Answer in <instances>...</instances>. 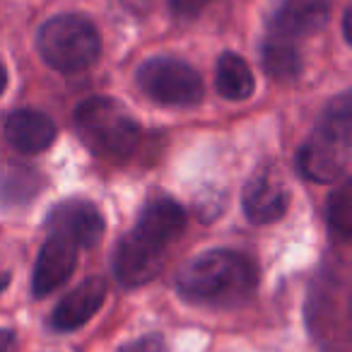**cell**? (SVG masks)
Segmentation results:
<instances>
[{
    "mask_svg": "<svg viewBox=\"0 0 352 352\" xmlns=\"http://www.w3.org/2000/svg\"><path fill=\"white\" fill-rule=\"evenodd\" d=\"M186 230V212L176 201L155 196L142 206L138 222L116 246L113 273L123 287L147 285L164 265V254Z\"/></svg>",
    "mask_w": 352,
    "mask_h": 352,
    "instance_id": "6da1fadb",
    "label": "cell"
},
{
    "mask_svg": "<svg viewBox=\"0 0 352 352\" xmlns=\"http://www.w3.org/2000/svg\"><path fill=\"white\" fill-rule=\"evenodd\" d=\"M258 287V268L246 254L230 249L208 251L184 265L176 289L186 302L208 309L246 304Z\"/></svg>",
    "mask_w": 352,
    "mask_h": 352,
    "instance_id": "7a4b0ae2",
    "label": "cell"
},
{
    "mask_svg": "<svg viewBox=\"0 0 352 352\" xmlns=\"http://www.w3.org/2000/svg\"><path fill=\"white\" fill-rule=\"evenodd\" d=\"M352 152V109L350 97L340 94L326 109L321 126L302 142L297 169L314 184H333L342 179Z\"/></svg>",
    "mask_w": 352,
    "mask_h": 352,
    "instance_id": "3957f363",
    "label": "cell"
},
{
    "mask_svg": "<svg viewBox=\"0 0 352 352\" xmlns=\"http://www.w3.org/2000/svg\"><path fill=\"white\" fill-rule=\"evenodd\" d=\"M75 126L89 152L111 162L133 157L142 138L135 116L113 97L85 99L75 111Z\"/></svg>",
    "mask_w": 352,
    "mask_h": 352,
    "instance_id": "277c9868",
    "label": "cell"
},
{
    "mask_svg": "<svg viewBox=\"0 0 352 352\" xmlns=\"http://www.w3.org/2000/svg\"><path fill=\"white\" fill-rule=\"evenodd\" d=\"M39 54L58 73H82L102 54V39L87 17L56 15L39 30Z\"/></svg>",
    "mask_w": 352,
    "mask_h": 352,
    "instance_id": "5b68a950",
    "label": "cell"
},
{
    "mask_svg": "<svg viewBox=\"0 0 352 352\" xmlns=\"http://www.w3.org/2000/svg\"><path fill=\"white\" fill-rule=\"evenodd\" d=\"M138 85L152 102L164 107H193L203 99V80L198 70L186 60L169 56L145 60L138 70Z\"/></svg>",
    "mask_w": 352,
    "mask_h": 352,
    "instance_id": "8992f818",
    "label": "cell"
},
{
    "mask_svg": "<svg viewBox=\"0 0 352 352\" xmlns=\"http://www.w3.org/2000/svg\"><path fill=\"white\" fill-rule=\"evenodd\" d=\"M46 232L70 241L75 249H89L104 234V217L97 206L85 198H68L51 208Z\"/></svg>",
    "mask_w": 352,
    "mask_h": 352,
    "instance_id": "52a82bcc",
    "label": "cell"
},
{
    "mask_svg": "<svg viewBox=\"0 0 352 352\" xmlns=\"http://www.w3.org/2000/svg\"><path fill=\"white\" fill-rule=\"evenodd\" d=\"M333 0H278L268 27L275 39H304L328 25Z\"/></svg>",
    "mask_w": 352,
    "mask_h": 352,
    "instance_id": "ba28073f",
    "label": "cell"
},
{
    "mask_svg": "<svg viewBox=\"0 0 352 352\" xmlns=\"http://www.w3.org/2000/svg\"><path fill=\"white\" fill-rule=\"evenodd\" d=\"M241 206L254 225L278 222L289 208V193L278 176L270 171H258L249 179L241 196Z\"/></svg>",
    "mask_w": 352,
    "mask_h": 352,
    "instance_id": "9c48e42d",
    "label": "cell"
},
{
    "mask_svg": "<svg viewBox=\"0 0 352 352\" xmlns=\"http://www.w3.org/2000/svg\"><path fill=\"white\" fill-rule=\"evenodd\" d=\"M75 263H78V249L70 241L49 234L46 244L39 251V258H36L34 275H32L34 297L41 299L46 294L56 292L63 283H68V278L75 270Z\"/></svg>",
    "mask_w": 352,
    "mask_h": 352,
    "instance_id": "30bf717a",
    "label": "cell"
},
{
    "mask_svg": "<svg viewBox=\"0 0 352 352\" xmlns=\"http://www.w3.org/2000/svg\"><path fill=\"white\" fill-rule=\"evenodd\" d=\"M107 299V283L102 278H87L58 302L49 318V326L58 333H73L102 309Z\"/></svg>",
    "mask_w": 352,
    "mask_h": 352,
    "instance_id": "8fae6325",
    "label": "cell"
},
{
    "mask_svg": "<svg viewBox=\"0 0 352 352\" xmlns=\"http://www.w3.org/2000/svg\"><path fill=\"white\" fill-rule=\"evenodd\" d=\"M8 142L22 155H39L56 140V123L46 113L34 109H17L8 113L3 123Z\"/></svg>",
    "mask_w": 352,
    "mask_h": 352,
    "instance_id": "7c38bea8",
    "label": "cell"
},
{
    "mask_svg": "<svg viewBox=\"0 0 352 352\" xmlns=\"http://www.w3.org/2000/svg\"><path fill=\"white\" fill-rule=\"evenodd\" d=\"M256 80L249 63L236 54H222L215 65V89L230 102H244L254 94Z\"/></svg>",
    "mask_w": 352,
    "mask_h": 352,
    "instance_id": "4fadbf2b",
    "label": "cell"
},
{
    "mask_svg": "<svg viewBox=\"0 0 352 352\" xmlns=\"http://www.w3.org/2000/svg\"><path fill=\"white\" fill-rule=\"evenodd\" d=\"M44 182H41L39 171L34 169H22V166H12V169L0 171V206L3 208H22L36 198L41 191Z\"/></svg>",
    "mask_w": 352,
    "mask_h": 352,
    "instance_id": "5bb4252c",
    "label": "cell"
},
{
    "mask_svg": "<svg viewBox=\"0 0 352 352\" xmlns=\"http://www.w3.org/2000/svg\"><path fill=\"white\" fill-rule=\"evenodd\" d=\"M263 68L270 78L275 80H294L299 73H302V56L299 51L294 49L292 41H285V39H270L268 44L263 46Z\"/></svg>",
    "mask_w": 352,
    "mask_h": 352,
    "instance_id": "9a60e30c",
    "label": "cell"
},
{
    "mask_svg": "<svg viewBox=\"0 0 352 352\" xmlns=\"http://www.w3.org/2000/svg\"><path fill=\"white\" fill-rule=\"evenodd\" d=\"M328 230L336 241H347L352 234V184L342 182L328 198Z\"/></svg>",
    "mask_w": 352,
    "mask_h": 352,
    "instance_id": "2e32d148",
    "label": "cell"
},
{
    "mask_svg": "<svg viewBox=\"0 0 352 352\" xmlns=\"http://www.w3.org/2000/svg\"><path fill=\"white\" fill-rule=\"evenodd\" d=\"M210 0H169V10L176 20H196Z\"/></svg>",
    "mask_w": 352,
    "mask_h": 352,
    "instance_id": "e0dca14e",
    "label": "cell"
},
{
    "mask_svg": "<svg viewBox=\"0 0 352 352\" xmlns=\"http://www.w3.org/2000/svg\"><path fill=\"white\" fill-rule=\"evenodd\" d=\"M118 352H166V342L162 336L150 333V336H142V338H138V340L123 345Z\"/></svg>",
    "mask_w": 352,
    "mask_h": 352,
    "instance_id": "ac0fdd59",
    "label": "cell"
},
{
    "mask_svg": "<svg viewBox=\"0 0 352 352\" xmlns=\"http://www.w3.org/2000/svg\"><path fill=\"white\" fill-rule=\"evenodd\" d=\"M17 347V338L12 331L8 328H0V352H15Z\"/></svg>",
    "mask_w": 352,
    "mask_h": 352,
    "instance_id": "d6986e66",
    "label": "cell"
},
{
    "mask_svg": "<svg viewBox=\"0 0 352 352\" xmlns=\"http://www.w3.org/2000/svg\"><path fill=\"white\" fill-rule=\"evenodd\" d=\"M342 34H345V41L350 44L352 36H350V10H345V15H342Z\"/></svg>",
    "mask_w": 352,
    "mask_h": 352,
    "instance_id": "ffe728a7",
    "label": "cell"
},
{
    "mask_svg": "<svg viewBox=\"0 0 352 352\" xmlns=\"http://www.w3.org/2000/svg\"><path fill=\"white\" fill-rule=\"evenodd\" d=\"M8 285H10V273L0 268V292H3V289H6Z\"/></svg>",
    "mask_w": 352,
    "mask_h": 352,
    "instance_id": "44dd1931",
    "label": "cell"
},
{
    "mask_svg": "<svg viewBox=\"0 0 352 352\" xmlns=\"http://www.w3.org/2000/svg\"><path fill=\"white\" fill-rule=\"evenodd\" d=\"M6 85H8V73H6V68L0 65V94H3V89H6Z\"/></svg>",
    "mask_w": 352,
    "mask_h": 352,
    "instance_id": "7402d4cb",
    "label": "cell"
}]
</instances>
